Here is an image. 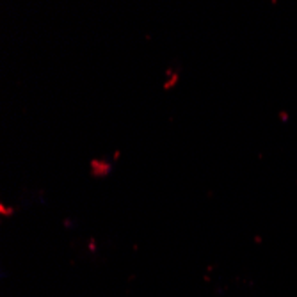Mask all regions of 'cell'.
Listing matches in <instances>:
<instances>
[{"mask_svg": "<svg viewBox=\"0 0 297 297\" xmlns=\"http://www.w3.org/2000/svg\"><path fill=\"white\" fill-rule=\"evenodd\" d=\"M112 169V164L107 162V160H93L91 162V175L96 178H103L107 177Z\"/></svg>", "mask_w": 297, "mask_h": 297, "instance_id": "obj_1", "label": "cell"}, {"mask_svg": "<svg viewBox=\"0 0 297 297\" xmlns=\"http://www.w3.org/2000/svg\"><path fill=\"white\" fill-rule=\"evenodd\" d=\"M0 212H2V214H13V208H5L4 203H2L0 205Z\"/></svg>", "mask_w": 297, "mask_h": 297, "instance_id": "obj_2", "label": "cell"}]
</instances>
